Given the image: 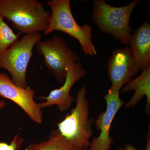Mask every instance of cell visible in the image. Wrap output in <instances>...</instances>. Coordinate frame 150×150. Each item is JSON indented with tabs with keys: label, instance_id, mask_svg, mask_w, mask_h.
Wrapping results in <instances>:
<instances>
[{
	"label": "cell",
	"instance_id": "7",
	"mask_svg": "<svg viewBox=\"0 0 150 150\" xmlns=\"http://www.w3.org/2000/svg\"><path fill=\"white\" fill-rule=\"evenodd\" d=\"M107 70L108 76L112 85L110 89L118 91L134 79L141 71L128 46L113 50L108 62Z\"/></svg>",
	"mask_w": 150,
	"mask_h": 150
},
{
	"label": "cell",
	"instance_id": "1",
	"mask_svg": "<svg viewBox=\"0 0 150 150\" xmlns=\"http://www.w3.org/2000/svg\"><path fill=\"white\" fill-rule=\"evenodd\" d=\"M0 15L11 22L19 33L25 35L45 31L51 12L38 0H0Z\"/></svg>",
	"mask_w": 150,
	"mask_h": 150
},
{
	"label": "cell",
	"instance_id": "9",
	"mask_svg": "<svg viewBox=\"0 0 150 150\" xmlns=\"http://www.w3.org/2000/svg\"><path fill=\"white\" fill-rule=\"evenodd\" d=\"M120 91L109 89L104 96L107 104L106 110L99 113L95 123L96 127L100 131L99 136L94 137L91 142V150H110L114 141L110 135V129L113 118L125 102L120 98Z\"/></svg>",
	"mask_w": 150,
	"mask_h": 150
},
{
	"label": "cell",
	"instance_id": "10",
	"mask_svg": "<svg viewBox=\"0 0 150 150\" xmlns=\"http://www.w3.org/2000/svg\"><path fill=\"white\" fill-rule=\"evenodd\" d=\"M86 75V70L83 69L80 62L72 65L67 71L64 83L60 88L50 92L47 96H39L40 99L46 101L38 103L41 109L56 105L61 112L70 109L74 102V97L70 94V90L74 85Z\"/></svg>",
	"mask_w": 150,
	"mask_h": 150
},
{
	"label": "cell",
	"instance_id": "5",
	"mask_svg": "<svg viewBox=\"0 0 150 150\" xmlns=\"http://www.w3.org/2000/svg\"><path fill=\"white\" fill-rule=\"evenodd\" d=\"M41 38L42 35L39 32L26 34L0 54V68L8 71L11 76L13 82L19 87L28 88V67L33 54V48Z\"/></svg>",
	"mask_w": 150,
	"mask_h": 150
},
{
	"label": "cell",
	"instance_id": "17",
	"mask_svg": "<svg viewBox=\"0 0 150 150\" xmlns=\"http://www.w3.org/2000/svg\"><path fill=\"white\" fill-rule=\"evenodd\" d=\"M117 150H138L135 147L134 145L131 144L130 143L124 145L123 147H121L117 149Z\"/></svg>",
	"mask_w": 150,
	"mask_h": 150
},
{
	"label": "cell",
	"instance_id": "12",
	"mask_svg": "<svg viewBox=\"0 0 150 150\" xmlns=\"http://www.w3.org/2000/svg\"><path fill=\"white\" fill-rule=\"evenodd\" d=\"M142 74L136 79H133L123 86L121 89L122 93L134 91L135 92L130 100L125 103L127 109L137 106L144 96L146 97L145 112L150 114V67L143 70Z\"/></svg>",
	"mask_w": 150,
	"mask_h": 150
},
{
	"label": "cell",
	"instance_id": "16",
	"mask_svg": "<svg viewBox=\"0 0 150 150\" xmlns=\"http://www.w3.org/2000/svg\"><path fill=\"white\" fill-rule=\"evenodd\" d=\"M148 127L147 133L145 135L146 144L144 150H150V127L149 126Z\"/></svg>",
	"mask_w": 150,
	"mask_h": 150
},
{
	"label": "cell",
	"instance_id": "18",
	"mask_svg": "<svg viewBox=\"0 0 150 150\" xmlns=\"http://www.w3.org/2000/svg\"><path fill=\"white\" fill-rule=\"evenodd\" d=\"M6 105V102L4 100H0V109H2Z\"/></svg>",
	"mask_w": 150,
	"mask_h": 150
},
{
	"label": "cell",
	"instance_id": "13",
	"mask_svg": "<svg viewBox=\"0 0 150 150\" xmlns=\"http://www.w3.org/2000/svg\"><path fill=\"white\" fill-rule=\"evenodd\" d=\"M74 149L58 129L52 130L48 139L28 145L26 150H72Z\"/></svg>",
	"mask_w": 150,
	"mask_h": 150
},
{
	"label": "cell",
	"instance_id": "19",
	"mask_svg": "<svg viewBox=\"0 0 150 150\" xmlns=\"http://www.w3.org/2000/svg\"><path fill=\"white\" fill-rule=\"evenodd\" d=\"M72 150H91L90 149V148L89 149H84V148H83V149H73Z\"/></svg>",
	"mask_w": 150,
	"mask_h": 150
},
{
	"label": "cell",
	"instance_id": "14",
	"mask_svg": "<svg viewBox=\"0 0 150 150\" xmlns=\"http://www.w3.org/2000/svg\"><path fill=\"white\" fill-rule=\"evenodd\" d=\"M20 34L14 33L0 15V54L5 52L18 40Z\"/></svg>",
	"mask_w": 150,
	"mask_h": 150
},
{
	"label": "cell",
	"instance_id": "6",
	"mask_svg": "<svg viewBox=\"0 0 150 150\" xmlns=\"http://www.w3.org/2000/svg\"><path fill=\"white\" fill-rule=\"evenodd\" d=\"M34 47L37 53L43 56V62L49 72L61 84L64 83L69 68L80 61L77 54L58 35L48 40H40Z\"/></svg>",
	"mask_w": 150,
	"mask_h": 150
},
{
	"label": "cell",
	"instance_id": "4",
	"mask_svg": "<svg viewBox=\"0 0 150 150\" xmlns=\"http://www.w3.org/2000/svg\"><path fill=\"white\" fill-rule=\"evenodd\" d=\"M140 1L134 0L127 5L116 7L108 4L104 0H95L92 19L100 31L110 34L123 44L129 45L131 36L130 17Z\"/></svg>",
	"mask_w": 150,
	"mask_h": 150
},
{
	"label": "cell",
	"instance_id": "3",
	"mask_svg": "<svg viewBox=\"0 0 150 150\" xmlns=\"http://www.w3.org/2000/svg\"><path fill=\"white\" fill-rule=\"evenodd\" d=\"M51 9V16L45 35L61 31L76 38L79 42L86 56H96L97 52L92 40V28L88 25L81 26L73 16L69 0H51L47 1Z\"/></svg>",
	"mask_w": 150,
	"mask_h": 150
},
{
	"label": "cell",
	"instance_id": "11",
	"mask_svg": "<svg viewBox=\"0 0 150 150\" xmlns=\"http://www.w3.org/2000/svg\"><path fill=\"white\" fill-rule=\"evenodd\" d=\"M129 46L141 71L150 67V25L143 23L131 35Z\"/></svg>",
	"mask_w": 150,
	"mask_h": 150
},
{
	"label": "cell",
	"instance_id": "2",
	"mask_svg": "<svg viewBox=\"0 0 150 150\" xmlns=\"http://www.w3.org/2000/svg\"><path fill=\"white\" fill-rule=\"evenodd\" d=\"M86 94V88L83 85L77 95L75 107L57 124L58 131L74 149H88L93 134L94 121L89 118V106Z\"/></svg>",
	"mask_w": 150,
	"mask_h": 150
},
{
	"label": "cell",
	"instance_id": "8",
	"mask_svg": "<svg viewBox=\"0 0 150 150\" xmlns=\"http://www.w3.org/2000/svg\"><path fill=\"white\" fill-rule=\"evenodd\" d=\"M35 95L33 89L19 87L7 75L0 73V96L15 103L33 122L40 124L43 122V112L38 103L34 100Z\"/></svg>",
	"mask_w": 150,
	"mask_h": 150
},
{
	"label": "cell",
	"instance_id": "15",
	"mask_svg": "<svg viewBox=\"0 0 150 150\" xmlns=\"http://www.w3.org/2000/svg\"><path fill=\"white\" fill-rule=\"evenodd\" d=\"M24 142L22 137L16 134L10 144L6 142H0V150H19Z\"/></svg>",
	"mask_w": 150,
	"mask_h": 150
}]
</instances>
